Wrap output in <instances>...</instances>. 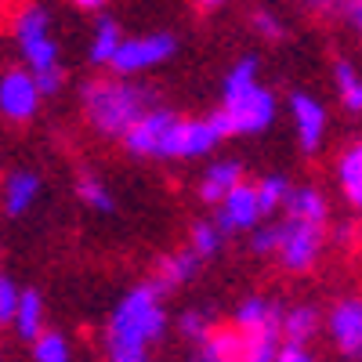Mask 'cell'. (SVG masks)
Here are the masks:
<instances>
[{
  "mask_svg": "<svg viewBox=\"0 0 362 362\" xmlns=\"http://www.w3.org/2000/svg\"><path fill=\"white\" fill-rule=\"evenodd\" d=\"M87 116L102 134H127L145 116L148 90L131 83H90L87 87Z\"/></svg>",
  "mask_w": 362,
  "mask_h": 362,
  "instance_id": "1",
  "label": "cell"
},
{
  "mask_svg": "<svg viewBox=\"0 0 362 362\" xmlns=\"http://www.w3.org/2000/svg\"><path fill=\"white\" fill-rule=\"evenodd\" d=\"M163 334V308H160V286H138L124 297V305L109 319L105 344H148Z\"/></svg>",
  "mask_w": 362,
  "mask_h": 362,
  "instance_id": "2",
  "label": "cell"
},
{
  "mask_svg": "<svg viewBox=\"0 0 362 362\" xmlns=\"http://www.w3.org/2000/svg\"><path fill=\"white\" fill-rule=\"evenodd\" d=\"M15 40L25 54V62L33 66V73H47V69H58L54 66V58H58V47L51 40V29H47V15L37 8V4H29L22 8L18 22H15Z\"/></svg>",
  "mask_w": 362,
  "mask_h": 362,
  "instance_id": "3",
  "label": "cell"
},
{
  "mask_svg": "<svg viewBox=\"0 0 362 362\" xmlns=\"http://www.w3.org/2000/svg\"><path fill=\"white\" fill-rule=\"evenodd\" d=\"M286 239H283V264L293 268V272H305L312 268V261L319 257V247H322V225L319 221H297L290 218L286 225Z\"/></svg>",
  "mask_w": 362,
  "mask_h": 362,
  "instance_id": "4",
  "label": "cell"
},
{
  "mask_svg": "<svg viewBox=\"0 0 362 362\" xmlns=\"http://www.w3.org/2000/svg\"><path fill=\"white\" fill-rule=\"evenodd\" d=\"M174 54V37H141V40H124L112 58V69L116 73H141L148 66L163 62V58Z\"/></svg>",
  "mask_w": 362,
  "mask_h": 362,
  "instance_id": "5",
  "label": "cell"
},
{
  "mask_svg": "<svg viewBox=\"0 0 362 362\" xmlns=\"http://www.w3.org/2000/svg\"><path fill=\"white\" fill-rule=\"evenodd\" d=\"M40 83L37 76H29V73H4V80H0V109H4V116L11 119H29L37 112V102H40Z\"/></svg>",
  "mask_w": 362,
  "mask_h": 362,
  "instance_id": "6",
  "label": "cell"
},
{
  "mask_svg": "<svg viewBox=\"0 0 362 362\" xmlns=\"http://www.w3.org/2000/svg\"><path fill=\"white\" fill-rule=\"evenodd\" d=\"M232 112V124H235V134H250V131H264L272 124V116H276V102L264 87H250L247 95H239L235 102L225 105Z\"/></svg>",
  "mask_w": 362,
  "mask_h": 362,
  "instance_id": "7",
  "label": "cell"
},
{
  "mask_svg": "<svg viewBox=\"0 0 362 362\" xmlns=\"http://www.w3.org/2000/svg\"><path fill=\"white\" fill-rule=\"evenodd\" d=\"M177 124V116L174 112H163V109H153V112H145L138 124L124 134L127 138V148L138 156H160V148L170 134V127Z\"/></svg>",
  "mask_w": 362,
  "mask_h": 362,
  "instance_id": "8",
  "label": "cell"
},
{
  "mask_svg": "<svg viewBox=\"0 0 362 362\" xmlns=\"http://www.w3.org/2000/svg\"><path fill=\"white\" fill-rule=\"evenodd\" d=\"M261 218V199H257V189L254 185H239L221 199V214H218V228L228 235V232H239V228H250L254 221Z\"/></svg>",
  "mask_w": 362,
  "mask_h": 362,
  "instance_id": "9",
  "label": "cell"
},
{
  "mask_svg": "<svg viewBox=\"0 0 362 362\" xmlns=\"http://www.w3.org/2000/svg\"><path fill=\"white\" fill-rule=\"evenodd\" d=\"M329 329H334L341 351L362 362V300H341L329 315Z\"/></svg>",
  "mask_w": 362,
  "mask_h": 362,
  "instance_id": "10",
  "label": "cell"
},
{
  "mask_svg": "<svg viewBox=\"0 0 362 362\" xmlns=\"http://www.w3.org/2000/svg\"><path fill=\"white\" fill-rule=\"evenodd\" d=\"M283 319H272V322H264L257 329H243V358H239V362H276L279 351H283L279 348Z\"/></svg>",
  "mask_w": 362,
  "mask_h": 362,
  "instance_id": "11",
  "label": "cell"
},
{
  "mask_svg": "<svg viewBox=\"0 0 362 362\" xmlns=\"http://www.w3.org/2000/svg\"><path fill=\"white\" fill-rule=\"evenodd\" d=\"M293 119H297V131H300V145L308 148H319L322 141V131H326V112L319 102H312L308 95H293Z\"/></svg>",
  "mask_w": 362,
  "mask_h": 362,
  "instance_id": "12",
  "label": "cell"
},
{
  "mask_svg": "<svg viewBox=\"0 0 362 362\" xmlns=\"http://www.w3.org/2000/svg\"><path fill=\"white\" fill-rule=\"evenodd\" d=\"M199 362H239L243 358V329L232 334V329H210L196 348Z\"/></svg>",
  "mask_w": 362,
  "mask_h": 362,
  "instance_id": "13",
  "label": "cell"
},
{
  "mask_svg": "<svg viewBox=\"0 0 362 362\" xmlns=\"http://www.w3.org/2000/svg\"><path fill=\"white\" fill-rule=\"evenodd\" d=\"M239 174H243V170H239V163H232V160H228V163H218V167H210L206 177H203V189H199L203 199H206V203H221V199L239 185Z\"/></svg>",
  "mask_w": 362,
  "mask_h": 362,
  "instance_id": "14",
  "label": "cell"
},
{
  "mask_svg": "<svg viewBox=\"0 0 362 362\" xmlns=\"http://www.w3.org/2000/svg\"><path fill=\"white\" fill-rule=\"evenodd\" d=\"M37 189H40L37 174H29V170H18V174H11V181H8V214H11V218L25 214V210H29V203L37 199Z\"/></svg>",
  "mask_w": 362,
  "mask_h": 362,
  "instance_id": "15",
  "label": "cell"
},
{
  "mask_svg": "<svg viewBox=\"0 0 362 362\" xmlns=\"http://www.w3.org/2000/svg\"><path fill=\"white\" fill-rule=\"evenodd\" d=\"M286 210H290V218H297V221H319V225H322V218H326V199H322L315 189H297V192H290Z\"/></svg>",
  "mask_w": 362,
  "mask_h": 362,
  "instance_id": "16",
  "label": "cell"
},
{
  "mask_svg": "<svg viewBox=\"0 0 362 362\" xmlns=\"http://www.w3.org/2000/svg\"><path fill=\"white\" fill-rule=\"evenodd\" d=\"M119 25L116 22H98V29H95V40H90V62L95 66H105V62H112L116 58V51H119Z\"/></svg>",
  "mask_w": 362,
  "mask_h": 362,
  "instance_id": "17",
  "label": "cell"
},
{
  "mask_svg": "<svg viewBox=\"0 0 362 362\" xmlns=\"http://www.w3.org/2000/svg\"><path fill=\"white\" fill-rule=\"evenodd\" d=\"M15 329H18L22 341L40 337V293H33V290L22 293V305L15 312Z\"/></svg>",
  "mask_w": 362,
  "mask_h": 362,
  "instance_id": "18",
  "label": "cell"
},
{
  "mask_svg": "<svg viewBox=\"0 0 362 362\" xmlns=\"http://www.w3.org/2000/svg\"><path fill=\"white\" fill-rule=\"evenodd\" d=\"M218 131L210 119H203V124H185V141H181V156H203L210 153V148L218 145Z\"/></svg>",
  "mask_w": 362,
  "mask_h": 362,
  "instance_id": "19",
  "label": "cell"
},
{
  "mask_svg": "<svg viewBox=\"0 0 362 362\" xmlns=\"http://www.w3.org/2000/svg\"><path fill=\"white\" fill-rule=\"evenodd\" d=\"M341 181H344V192L355 206H362V145L351 148V153L341 160Z\"/></svg>",
  "mask_w": 362,
  "mask_h": 362,
  "instance_id": "20",
  "label": "cell"
},
{
  "mask_svg": "<svg viewBox=\"0 0 362 362\" xmlns=\"http://www.w3.org/2000/svg\"><path fill=\"white\" fill-rule=\"evenodd\" d=\"M196 257H199V254H174V257L160 261V286L185 283L192 272H196Z\"/></svg>",
  "mask_w": 362,
  "mask_h": 362,
  "instance_id": "21",
  "label": "cell"
},
{
  "mask_svg": "<svg viewBox=\"0 0 362 362\" xmlns=\"http://www.w3.org/2000/svg\"><path fill=\"white\" fill-rule=\"evenodd\" d=\"M315 312L312 308H293V312H286V319H283V334L290 337V344H300V341H308L312 334H315Z\"/></svg>",
  "mask_w": 362,
  "mask_h": 362,
  "instance_id": "22",
  "label": "cell"
},
{
  "mask_svg": "<svg viewBox=\"0 0 362 362\" xmlns=\"http://www.w3.org/2000/svg\"><path fill=\"white\" fill-rule=\"evenodd\" d=\"M272 319H283L276 308L268 305V300H247L243 308H239V315H235V326L239 329H257V326H264V322H272Z\"/></svg>",
  "mask_w": 362,
  "mask_h": 362,
  "instance_id": "23",
  "label": "cell"
},
{
  "mask_svg": "<svg viewBox=\"0 0 362 362\" xmlns=\"http://www.w3.org/2000/svg\"><path fill=\"white\" fill-rule=\"evenodd\" d=\"M254 58H247V62H239L232 73H228V80H225V105L228 102H235L239 95H247V90L254 87Z\"/></svg>",
  "mask_w": 362,
  "mask_h": 362,
  "instance_id": "24",
  "label": "cell"
},
{
  "mask_svg": "<svg viewBox=\"0 0 362 362\" xmlns=\"http://www.w3.org/2000/svg\"><path fill=\"white\" fill-rule=\"evenodd\" d=\"M337 87H341L344 105L358 112V109H362V80L355 76V69H351L348 62H341V66H337Z\"/></svg>",
  "mask_w": 362,
  "mask_h": 362,
  "instance_id": "25",
  "label": "cell"
},
{
  "mask_svg": "<svg viewBox=\"0 0 362 362\" xmlns=\"http://www.w3.org/2000/svg\"><path fill=\"white\" fill-rule=\"evenodd\" d=\"M257 199H261V214H272L279 203L290 199V185H286L283 177H268V181H261V185H257Z\"/></svg>",
  "mask_w": 362,
  "mask_h": 362,
  "instance_id": "26",
  "label": "cell"
},
{
  "mask_svg": "<svg viewBox=\"0 0 362 362\" xmlns=\"http://www.w3.org/2000/svg\"><path fill=\"white\" fill-rule=\"evenodd\" d=\"M76 192H80V199H83V203H90L95 210H112V196L102 189V181H98V177L83 174V177L76 181Z\"/></svg>",
  "mask_w": 362,
  "mask_h": 362,
  "instance_id": "27",
  "label": "cell"
},
{
  "mask_svg": "<svg viewBox=\"0 0 362 362\" xmlns=\"http://www.w3.org/2000/svg\"><path fill=\"white\" fill-rule=\"evenodd\" d=\"M37 362H69V348L62 334H40L37 337Z\"/></svg>",
  "mask_w": 362,
  "mask_h": 362,
  "instance_id": "28",
  "label": "cell"
},
{
  "mask_svg": "<svg viewBox=\"0 0 362 362\" xmlns=\"http://www.w3.org/2000/svg\"><path fill=\"white\" fill-rule=\"evenodd\" d=\"M221 228H214V225H196L192 228V247H196V254L199 257H210L218 247H221Z\"/></svg>",
  "mask_w": 362,
  "mask_h": 362,
  "instance_id": "29",
  "label": "cell"
},
{
  "mask_svg": "<svg viewBox=\"0 0 362 362\" xmlns=\"http://www.w3.org/2000/svg\"><path fill=\"white\" fill-rule=\"evenodd\" d=\"M18 305H22V297L15 293V283L4 276V279H0V319H15V312H18Z\"/></svg>",
  "mask_w": 362,
  "mask_h": 362,
  "instance_id": "30",
  "label": "cell"
},
{
  "mask_svg": "<svg viewBox=\"0 0 362 362\" xmlns=\"http://www.w3.org/2000/svg\"><path fill=\"white\" fill-rule=\"evenodd\" d=\"M283 239H286V228L283 225H272V228H261V232H254V250H276V247H283Z\"/></svg>",
  "mask_w": 362,
  "mask_h": 362,
  "instance_id": "31",
  "label": "cell"
},
{
  "mask_svg": "<svg viewBox=\"0 0 362 362\" xmlns=\"http://www.w3.org/2000/svg\"><path fill=\"white\" fill-rule=\"evenodd\" d=\"M254 25H257V33L268 37V40H279V37H283V25L272 18L268 11H257V15H254Z\"/></svg>",
  "mask_w": 362,
  "mask_h": 362,
  "instance_id": "32",
  "label": "cell"
},
{
  "mask_svg": "<svg viewBox=\"0 0 362 362\" xmlns=\"http://www.w3.org/2000/svg\"><path fill=\"white\" fill-rule=\"evenodd\" d=\"M181 329H185V334H189V337H192L196 344H199V341H203V337L210 334V329H206V319H203V315H185V319H181Z\"/></svg>",
  "mask_w": 362,
  "mask_h": 362,
  "instance_id": "33",
  "label": "cell"
},
{
  "mask_svg": "<svg viewBox=\"0 0 362 362\" xmlns=\"http://www.w3.org/2000/svg\"><path fill=\"white\" fill-rule=\"evenodd\" d=\"M308 4L315 8V11H348L351 15V8H355V0H308Z\"/></svg>",
  "mask_w": 362,
  "mask_h": 362,
  "instance_id": "34",
  "label": "cell"
},
{
  "mask_svg": "<svg viewBox=\"0 0 362 362\" xmlns=\"http://www.w3.org/2000/svg\"><path fill=\"white\" fill-rule=\"evenodd\" d=\"M37 83L44 95H51V90H58V83H62V73L58 69H47V73H37Z\"/></svg>",
  "mask_w": 362,
  "mask_h": 362,
  "instance_id": "35",
  "label": "cell"
},
{
  "mask_svg": "<svg viewBox=\"0 0 362 362\" xmlns=\"http://www.w3.org/2000/svg\"><path fill=\"white\" fill-rule=\"evenodd\" d=\"M276 362H312L305 351H300V344H286L283 351H279V358Z\"/></svg>",
  "mask_w": 362,
  "mask_h": 362,
  "instance_id": "36",
  "label": "cell"
},
{
  "mask_svg": "<svg viewBox=\"0 0 362 362\" xmlns=\"http://www.w3.org/2000/svg\"><path fill=\"white\" fill-rule=\"evenodd\" d=\"M73 4H76V8H87V11H95V8L105 4V0H73Z\"/></svg>",
  "mask_w": 362,
  "mask_h": 362,
  "instance_id": "37",
  "label": "cell"
},
{
  "mask_svg": "<svg viewBox=\"0 0 362 362\" xmlns=\"http://www.w3.org/2000/svg\"><path fill=\"white\" fill-rule=\"evenodd\" d=\"M351 18L358 25V33H362V0H355V8H351Z\"/></svg>",
  "mask_w": 362,
  "mask_h": 362,
  "instance_id": "38",
  "label": "cell"
},
{
  "mask_svg": "<svg viewBox=\"0 0 362 362\" xmlns=\"http://www.w3.org/2000/svg\"><path fill=\"white\" fill-rule=\"evenodd\" d=\"M199 8H218V4H225V0H196Z\"/></svg>",
  "mask_w": 362,
  "mask_h": 362,
  "instance_id": "39",
  "label": "cell"
}]
</instances>
